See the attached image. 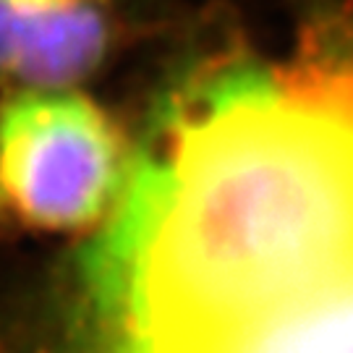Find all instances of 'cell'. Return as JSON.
Segmentation results:
<instances>
[{
  "mask_svg": "<svg viewBox=\"0 0 353 353\" xmlns=\"http://www.w3.org/2000/svg\"><path fill=\"white\" fill-rule=\"evenodd\" d=\"M84 353H353V63H239L157 113L79 259Z\"/></svg>",
  "mask_w": 353,
  "mask_h": 353,
  "instance_id": "6da1fadb",
  "label": "cell"
},
{
  "mask_svg": "<svg viewBox=\"0 0 353 353\" xmlns=\"http://www.w3.org/2000/svg\"><path fill=\"white\" fill-rule=\"evenodd\" d=\"M128 160L94 102L19 89L0 108V189L29 223L81 228L113 210Z\"/></svg>",
  "mask_w": 353,
  "mask_h": 353,
  "instance_id": "7a4b0ae2",
  "label": "cell"
},
{
  "mask_svg": "<svg viewBox=\"0 0 353 353\" xmlns=\"http://www.w3.org/2000/svg\"><path fill=\"white\" fill-rule=\"evenodd\" d=\"M110 0H0V81L63 89L110 48Z\"/></svg>",
  "mask_w": 353,
  "mask_h": 353,
  "instance_id": "3957f363",
  "label": "cell"
}]
</instances>
